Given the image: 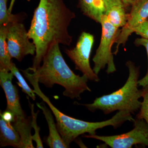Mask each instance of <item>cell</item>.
I'll return each mask as SVG.
<instances>
[{
  "label": "cell",
  "instance_id": "2",
  "mask_svg": "<svg viewBox=\"0 0 148 148\" xmlns=\"http://www.w3.org/2000/svg\"><path fill=\"white\" fill-rule=\"evenodd\" d=\"M59 44H53L49 49L42 61V64L36 70H32L39 82L47 88L58 84L64 88L63 95L72 99H81L85 91L90 92L88 79L84 75H76L66 64L59 48Z\"/></svg>",
  "mask_w": 148,
  "mask_h": 148
},
{
  "label": "cell",
  "instance_id": "4",
  "mask_svg": "<svg viewBox=\"0 0 148 148\" xmlns=\"http://www.w3.org/2000/svg\"><path fill=\"white\" fill-rule=\"evenodd\" d=\"M24 74L34 87L35 93L47 104L54 115L58 131L68 148L80 135L87 133L90 135H95L98 129L115 125L116 122L112 117L105 121L92 122L76 119L65 114L53 106L49 98L42 91L38 78L33 73L26 71Z\"/></svg>",
  "mask_w": 148,
  "mask_h": 148
},
{
  "label": "cell",
  "instance_id": "19",
  "mask_svg": "<svg viewBox=\"0 0 148 148\" xmlns=\"http://www.w3.org/2000/svg\"><path fill=\"white\" fill-rule=\"evenodd\" d=\"M29 105L31 108L32 117H31V124L32 128L34 130V134L32 135V140L34 141L36 144V148H43L44 147L40 135V127L37 124V117L39 111L35 112L34 111V105L32 104L29 101Z\"/></svg>",
  "mask_w": 148,
  "mask_h": 148
},
{
  "label": "cell",
  "instance_id": "3",
  "mask_svg": "<svg viewBox=\"0 0 148 148\" xmlns=\"http://www.w3.org/2000/svg\"><path fill=\"white\" fill-rule=\"evenodd\" d=\"M129 76L126 82L119 90L108 95L95 98L93 103L80 104L92 112L102 111L108 114L116 111H127L134 114L140 110L142 102L143 90L138 88L139 68L131 61L126 64Z\"/></svg>",
  "mask_w": 148,
  "mask_h": 148
},
{
  "label": "cell",
  "instance_id": "11",
  "mask_svg": "<svg viewBox=\"0 0 148 148\" xmlns=\"http://www.w3.org/2000/svg\"><path fill=\"white\" fill-rule=\"evenodd\" d=\"M36 105L42 111L48 126L49 134L47 140L48 145L51 148H68L58 131L50 108H47L43 102L37 103Z\"/></svg>",
  "mask_w": 148,
  "mask_h": 148
},
{
  "label": "cell",
  "instance_id": "5",
  "mask_svg": "<svg viewBox=\"0 0 148 148\" xmlns=\"http://www.w3.org/2000/svg\"><path fill=\"white\" fill-rule=\"evenodd\" d=\"M100 24L102 26V35L100 45L92 58L94 63L92 69L98 75L107 66V73H112L116 69L112 53V47L115 43L120 31L109 22L106 15L101 19Z\"/></svg>",
  "mask_w": 148,
  "mask_h": 148
},
{
  "label": "cell",
  "instance_id": "16",
  "mask_svg": "<svg viewBox=\"0 0 148 148\" xmlns=\"http://www.w3.org/2000/svg\"><path fill=\"white\" fill-rule=\"evenodd\" d=\"M105 15L109 22L118 29L125 26L128 19V14L126 13L124 6H114L106 12Z\"/></svg>",
  "mask_w": 148,
  "mask_h": 148
},
{
  "label": "cell",
  "instance_id": "20",
  "mask_svg": "<svg viewBox=\"0 0 148 148\" xmlns=\"http://www.w3.org/2000/svg\"><path fill=\"white\" fill-rule=\"evenodd\" d=\"M143 101L136 117L144 119L148 125V86L143 88Z\"/></svg>",
  "mask_w": 148,
  "mask_h": 148
},
{
  "label": "cell",
  "instance_id": "25",
  "mask_svg": "<svg viewBox=\"0 0 148 148\" xmlns=\"http://www.w3.org/2000/svg\"><path fill=\"white\" fill-rule=\"evenodd\" d=\"M121 1L123 3L125 8L132 5L133 3L134 2V0H121Z\"/></svg>",
  "mask_w": 148,
  "mask_h": 148
},
{
  "label": "cell",
  "instance_id": "9",
  "mask_svg": "<svg viewBox=\"0 0 148 148\" xmlns=\"http://www.w3.org/2000/svg\"><path fill=\"white\" fill-rule=\"evenodd\" d=\"M131 7L127 23L122 27L116 40L117 45L114 54L117 53L120 45L125 44L134 30L148 18V0H136Z\"/></svg>",
  "mask_w": 148,
  "mask_h": 148
},
{
  "label": "cell",
  "instance_id": "13",
  "mask_svg": "<svg viewBox=\"0 0 148 148\" xmlns=\"http://www.w3.org/2000/svg\"><path fill=\"white\" fill-rule=\"evenodd\" d=\"M79 6L84 14L98 23L106 14L104 0H79Z\"/></svg>",
  "mask_w": 148,
  "mask_h": 148
},
{
  "label": "cell",
  "instance_id": "15",
  "mask_svg": "<svg viewBox=\"0 0 148 148\" xmlns=\"http://www.w3.org/2000/svg\"><path fill=\"white\" fill-rule=\"evenodd\" d=\"M7 29L6 25L0 26V69L10 71L13 63L8 47Z\"/></svg>",
  "mask_w": 148,
  "mask_h": 148
},
{
  "label": "cell",
  "instance_id": "24",
  "mask_svg": "<svg viewBox=\"0 0 148 148\" xmlns=\"http://www.w3.org/2000/svg\"><path fill=\"white\" fill-rule=\"evenodd\" d=\"M1 117L5 121L12 123L14 118V115L10 111L6 110L2 113L1 112Z\"/></svg>",
  "mask_w": 148,
  "mask_h": 148
},
{
  "label": "cell",
  "instance_id": "6",
  "mask_svg": "<svg viewBox=\"0 0 148 148\" xmlns=\"http://www.w3.org/2000/svg\"><path fill=\"white\" fill-rule=\"evenodd\" d=\"M134 128L129 132L112 136L84 135V138L102 141L112 148H131L136 145L148 147V125L144 119L136 117Z\"/></svg>",
  "mask_w": 148,
  "mask_h": 148
},
{
  "label": "cell",
  "instance_id": "10",
  "mask_svg": "<svg viewBox=\"0 0 148 148\" xmlns=\"http://www.w3.org/2000/svg\"><path fill=\"white\" fill-rule=\"evenodd\" d=\"M14 76L12 72L0 69V84L6 98V110L11 112L14 116H26L20 104L18 89L12 83Z\"/></svg>",
  "mask_w": 148,
  "mask_h": 148
},
{
  "label": "cell",
  "instance_id": "14",
  "mask_svg": "<svg viewBox=\"0 0 148 148\" xmlns=\"http://www.w3.org/2000/svg\"><path fill=\"white\" fill-rule=\"evenodd\" d=\"M0 145L1 147L11 146L20 147V135L12 123L0 119Z\"/></svg>",
  "mask_w": 148,
  "mask_h": 148
},
{
  "label": "cell",
  "instance_id": "21",
  "mask_svg": "<svg viewBox=\"0 0 148 148\" xmlns=\"http://www.w3.org/2000/svg\"><path fill=\"white\" fill-rule=\"evenodd\" d=\"M135 44L138 46H143L145 48L148 57V69L147 73L144 77L138 81L139 86L143 88L148 86V40L143 38L137 39L135 40Z\"/></svg>",
  "mask_w": 148,
  "mask_h": 148
},
{
  "label": "cell",
  "instance_id": "26",
  "mask_svg": "<svg viewBox=\"0 0 148 148\" xmlns=\"http://www.w3.org/2000/svg\"><path fill=\"white\" fill-rule=\"evenodd\" d=\"M134 2H135V1H136V0H134Z\"/></svg>",
  "mask_w": 148,
  "mask_h": 148
},
{
  "label": "cell",
  "instance_id": "12",
  "mask_svg": "<svg viewBox=\"0 0 148 148\" xmlns=\"http://www.w3.org/2000/svg\"><path fill=\"white\" fill-rule=\"evenodd\" d=\"M20 135L21 142L19 148H34L32 135V124L30 117L14 116L12 123Z\"/></svg>",
  "mask_w": 148,
  "mask_h": 148
},
{
  "label": "cell",
  "instance_id": "1",
  "mask_svg": "<svg viewBox=\"0 0 148 148\" xmlns=\"http://www.w3.org/2000/svg\"><path fill=\"white\" fill-rule=\"evenodd\" d=\"M75 17V13L66 6L64 0H40L28 31L29 39L36 47L32 69L39 68L53 44H71L73 37L68 29Z\"/></svg>",
  "mask_w": 148,
  "mask_h": 148
},
{
  "label": "cell",
  "instance_id": "23",
  "mask_svg": "<svg viewBox=\"0 0 148 148\" xmlns=\"http://www.w3.org/2000/svg\"><path fill=\"white\" fill-rule=\"evenodd\" d=\"M106 4V12L114 6H125L121 0H104Z\"/></svg>",
  "mask_w": 148,
  "mask_h": 148
},
{
  "label": "cell",
  "instance_id": "18",
  "mask_svg": "<svg viewBox=\"0 0 148 148\" xmlns=\"http://www.w3.org/2000/svg\"><path fill=\"white\" fill-rule=\"evenodd\" d=\"M10 71L12 72L14 75L16 77L18 81L17 84L22 89V91L26 93L28 97L32 98L33 101H35L36 99V93L34 90L32 89L29 86L14 63L12 64Z\"/></svg>",
  "mask_w": 148,
  "mask_h": 148
},
{
  "label": "cell",
  "instance_id": "7",
  "mask_svg": "<svg viewBox=\"0 0 148 148\" xmlns=\"http://www.w3.org/2000/svg\"><path fill=\"white\" fill-rule=\"evenodd\" d=\"M6 26L7 42L12 58L21 61L26 56L35 55L36 46L30 41L28 31L21 21L10 22Z\"/></svg>",
  "mask_w": 148,
  "mask_h": 148
},
{
  "label": "cell",
  "instance_id": "22",
  "mask_svg": "<svg viewBox=\"0 0 148 148\" xmlns=\"http://www.w3.org/2000/svg\"><path fill=\"white\" fill-rule=\"evenodd\" d=\"M134 33L143 38L148 40V18L134 30Z\"/></svg>",
  "mask_w": 148,
  "mask_h": 148
},
{
  "label": "cell",
  "instance_id": "8",
  "mask_svg": "<svg viewBox=\"0 0 148 148\" xmlns=\"http://www.w3.org/2000/svg\"><path fill=\"white\" fill-rule=\"evenodd\" d=\"M94 42L93 35L87 32H82L75 47L72 49H66L65 52L75 64L76 70L81 72L88 79L98 82L100 79L91 69L89 62Z\"/></svg>",
  "mask_w": 148,
  "mask_h": 148
},
{
  "label": "cell",
  "instance_id": "17",
  "mask_svg": "<svg viewBox=\"0 0 148 148\" xmlns=\"http://www.w3.org/2000/svg\"><path fill=\"white\" fill-rule=\"evenodd\" d=\"M8 0H0V26L7 25L10 22L21 21L25 14L11 13V10L7 8Z\"/></svg>",
  "mask_w": 148,
  "mask_h": 148
}]
</instances>
